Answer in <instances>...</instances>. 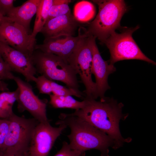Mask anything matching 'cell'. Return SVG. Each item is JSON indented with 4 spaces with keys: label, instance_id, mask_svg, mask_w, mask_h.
Instances as JSON below:
<instances>
[{
    "label": "cell",
    "instance_id": "1",
    "mask_svg": "<svg viewBox=\"0 0 156 156\" xmlns=\"http://www.w3.org/2000/svg\"><path fill=\"white\" fill-rule=\"evenodd\" d=\"M84 99L86 103L83 108L65 114L78 117L105 133L112 140L114 149L122 146L124 142H130V139L122 137L119 130L120 120L128 116L122 112V103L105 97L98 101L92 98Z\"/></svg>",
    "mask_w": 156,
    "mask_h": 156
},
{
    "label": "cell",
    "instance_id": "2",
    "mask_svg": "<svg viewBox=\"0 0 156 156\" xmlns=\"http://www.w3.org/2000/svg\"><path fill=\"white\" fill-rule=\"evenodd\" d=\"M59 118L57 125L64 124L70 129L68 137L71 148L83 152L94 149L100 151L101 156H109V148H113L114 144L107 134L77 116L62 113Z\"/></svg>",
    "mask_w": 156,
    "mask_h": 156
},
{
    "label": "cell",
    "instance_id": "3",
    "mask_svg": "<svg viewBox=\"0 0 156 156\" xmlns=\"http://www.w3.org/2000/svg\"><path fill=\"white\" fill-rule=\"evenodd\" d=\"M92 1L98 5L99 11L94 20L88 24L87 32L104 44L110 35L120 27L121 19L127 7L122 0Z\"/></svg>",
    "mask_w": 156,
    "mask_h": 156
},
{
    "label": "cell",
    "instance_id": "4",
    "mask_svg": "<svg viewBox=\"0 0 156 156\" xmlns=\"http://www.w3.org/2000/svg\"><path fill=\"white\" fill-rule=\"evenodd\" d=\"M32 59L37 73L49 80L61 81L68 88L80 91L77 74L62 58L36 50Z\"/></svg>",
    "mask_w": 156,
    "mask_h": 156
},
{
    "label": "cell",
    "instance_id": "5",
    "mask_svg": "<svg viewBox=\"0 0 156 156\" xmlns=\"http://www.w3.org/2000/svg\"><path fill=\"white\" fill-rule=\"evenodd\" d=\"M139 28L125 29L121 33L115 31L112 33L104 44L109 49L110 57L109 62L114 65L120 61L128 60H138L144 61L153 65L156 63L143 53L132 37L133 33Z\"/></svg>",
    "mask_w": 156,
    "mask_h": 156
},
{
    "label": "cell",
    "instance_id": "6",
    "mask_svg": "<svg viewBox=\"0 0 156 156\" xmlns=\"http://www.w3.org/2000/svg\"><path fill=\"white\" fill-rule=\"evenodd\" d=\"M90 36L85 34L67 60L84 85L85 97L96 99L98 97L95 83L92 77V55L89 44Z\"/></svg>",
    "mask_w": 156,
    "mask_h": 156
},
{
    "label": "cell",
    "instance_id": "7",
    "mask_svg": "<svg viewBox=\"0 0 156 156\" xmlns=\"http://www.w3.org/2000/svg\"><path fill=\"white\" fill-rule=\"evenodd\" d=\"M8 119V131L0 149L15 148L28 151L33 132L39 122L34 118H26L14 113Z\"/></svg>",
    "mask_w": 156,
    "mask_h": 156
},
{
    "label": "cell",
    "instance_id": "8",
    "mask_svg": "<svg viewBox=\"0 0 156 156\" xmlns=\"http://www.w3.org/2000/svg\"><path fill=\"white\" fill-rule=\"evenodd\" d=\"M36 40L23 27L8 18L0 23V41L25 55L32 56Z\"/></svg>",
    "mask_w": 156,
    "mask_h": 156
},
{
    "label": "cell",
    "instance_id": "9",
    "mask_svg": "<svg viewBox=\"0 0 156 156\" xmlns=\"http://www.w3.org/2000/svg\"><path fill=\"white\" fill-rule=\"evenodd\" d=\"M52 127L49 121L39 122L34 128L29 145L28 156H47L55 140L67 126Z\"/></svg>",
    "mask_w": 156,
    "mask_h": 156
},
{
    "label": "cell",
    "instance_id": "10",
    "mask_svg": "<svg viewBox=\"0 0 156 156\" xmlns=\"http://www.w3.org/2000/svg\"><path fill=\"white\" fill-rule=\"evenodd\" d=\"M19 92L17 101L18 108L21 112L26 110L39 122L49 121L47 116V100L40 99L34 93L32 86L18 77H14Z\"/></svg>",
    "mask_w": 156,
    "mask_h": 156
},
{
    "label": "cell",
    "instance_id": "11",
    "mask_svg": "<svg viewBox=\"0 0 156 156\" xmlns=\"http://www.w3.org/2000/svg\"><path fill=\"white\" fill-rule=\"evenodd\" d=\"M0 54L12 71L22 75L27 82L34 81L37 73L32 56L27 55L0 41Z\"/></svg>",
    "mask_w": 156,
    "mask_h": 156
},
{
    "label": "cell",
    "instance_id": "12",
    "mask_svg": "<svg viewBox=\"0 0 156 156\" xmlns=\"http://www.w3.org/2000/svg\"><path fill=\"white\" fill-rule=\"evenodd\" d=\"M86 30V28L80 27L77 36L63 35L44 39L43 44L36 45L35 50H38L44 53L56 55L67 62Z\"/></svg>",
    "mask_w": 156,
    "mask_h": 156
},
{
    "label": "cell",
    "instance_id": "13",
    "mask_svg": "<svg viewBox=\"0 0 156 156\" xmlns=\"http://www.w3.org/2000/svg\"><path fill=\"white\" fill-rule=\"evenodd\" d=\"M96 38L90 35L89 44L92 55V74L95 77L98 97H105V92L110 88L108 83L109 75L116 71L114 65L104 60L101 55L96 44Z\"/></svg>",
    "mask_w": 156,
    "mask_h": 156
},
{
    "label": "cell",
    "instance_id": "14",
    "mask_svg": "<svg viewBox=\"0 0 156 156\" xmlns=\"http://www.w3.org/2000/svg\"><path fill=\"white\" fill-rule=\"evenodd\" d=\"M79 26V22L70 12L47 20L40 32L45 39L63 35L74 36Z\"/></svg>",
    "mask_w": 156,
    "mask_h": 156
},
{
    "label": "cell",
    "instance_id": "15",
    "mask_svg": "<svg viewBox=\"0 0 156 156\" xmlns=\"http://www.w3.org/2000/svg\"><path fill=\"white\" fill-rule=\"evenodd\" d=\"M40 0H28L22 5L14 7L6 17L23 27L29 33L30 22L36 13Z\"/></svg>",
    "mask_w": 156,
    "mask_h": 156
},
{
    "label": "cell",
    "instance_id": "16",
    "mask_svg": "<svg viewBox=\"0 0 156 156\" xmlns=\"http://www.w3.org/2000/svg\"><path fill=\"white\" fill-rule=\"evenodd\" d=\"M19 92L17 88L14 91L0 93V118L8 119L14 113L12 107L17 101Z\"/></svg>",
    "mask_w": 156,
    "mask_h": 156
},
{
    "label": "cell",
    "instance_id": "17",
    "mask_svg": "<svg viewBox=\"0 0 156 156\" xmlns=\"http://www.w3.org/2000/svg\"><path fill=\"white\" fill-rule=\"evenodd\" d=\"M53 0H40L36 13L34 24L31 36L36 38L40 32L46 22L49 9L52 5Z\"/></svg>",
    "mask_w": 156,
    "mask_h": 156
},
{
    "label": "cell",
    "instance_id": "18",
    "mask_svg": "<svg viewBox=\"0 0 156 156\" xmlns=\"http://www.w3.org/2000/svg\"><path fill=\"white\" fill-rule=\"evenodd\" d=\"M49 96V103L56 108H69L77 110L83 108L86 103L85 99L80 101L70 96H59L53 94Z\"/></svg>",
    "mask_w": 156,
    "mask_h": 156
},
{
    "label": "cell",
    "instance_id": "19",
    "mask_svg": "<svg viewBox=\"0 0 156 156\" xmlns=\"http://www.w3.org/2000/svg\"><path fill=\"white\" fill-rule=\"evenodd\" d=\"M95 8L90 2L82 1L75 4L73 15L79 23L87 22L92 19L95 14Z\"/></svg>",
    "mask_w": 156,
    "mask_h": 156
},
{
    "label": "cell",
    "instance_id": "20",
    "mask_svg": "<svg viewBox=\"0 0 156 156\" xmlns=\"http://www.w3.org/2000/svg\"><path fill=\"white\" fill-rule=\"evenodd\" d=\"M71 1L70 0H53L47 20L65 15L70 12L69 4Z\"/></svg>",
    "mask_w": 156,
    "mask_h": 156
},
{
    "label": "cell",
    "instance_id": "21",
    "mask_svg": "<svg viewBox=\"0 0 156 156\" xmlns=\"http://www.w3.org/2000/svg\"><path fill=\"white\" fill-rule=\"evenodd\" d=\"M53 94L59 96H74L83 99L86 96L84 92L77 91L59 85L53 81H50Z\"/></svg>",
    "mask_w": 156,
    "mask_h": 156
},
{
    "label": "cell",
    "instance_id": "22",
    "mask_svg": "<svg viewBox=\"0 0 156 156\" xmlns=\"http://www.w3.org/2000/svg\"><path fill=\"white\" fill-rule=\"evenodd\" d=\"M50 81L43 75L36 77L34 82L40 93L49 95L51 94L52 89Z\"/></svg>",
    "mask_w": 156,
    "mask_h": 156
},
{
    "label": "cell",
    "instance_id": "23",
    "mask_svg": "<svg viewBox=\"0 0 156 156\" xmlns=\"http://www.w3.org/2000/svg\"><path fill=\"white\" fill-rule=\"evenodd\" d=\"M85 152L72 149L69 144L64 141L61 148L53 156H83Z\"/></svg>",
    "mask_w": 156,
    "mask_h": 156
},
{
    "label": "cell",
    "instance_id": "24",
    "mask_svg": "<svg viewBox=\"0 0 156 156\" xmlns=\"http://www.w3.org/2000/svg\"><path fill=\"white\" fill-rule=\"evenodd\" d=\"M0 54V81L13 80L14 76Z\"/></svg>",
    "mask_w": 156,
    "mask_h": 156
},
{
    "label": "cell",
    "instance_id": "25",
    "mask_svg": "<svg viewBox=\"0 0 156 156\" xmlns=\"http://www.w3.org/2000/svg\"><path fill=\"white\" fill-rule=\"evenodd\" d=\"M10 121L8 119L0 118V149L2 147L8 131Z\"/></svg>",
    "mask_w": 156,
    "mask_h": 156
},
{
    "label": "cell",
    "instance_id": "26",
    "mask_svg": "<svg viewBox=\"0 0 156 156\" xmlns=\"http://www.w3.org/2000/svg\"><path fill=\"white\" fill-rule=\"evenodd\" d=\"M14 0H0V14L6 17L10 10L14 7Z\"/></svg>",
    "mask_w": 156,
    "mask_h": 156
},
{
    "label": "cell",
    "instance_id": "27",
    "mask_svg": "<svg viewBox=\"0 0 156 156\" xmlns=\"http://www.w3.org/2000/svg\"><path fill=\"white\" fill-rule=\"evenodd\" d=\"M2 151L3 156H28V151L27 150L10 148Z\"/></svg>",
    "mask_w": 156,
    "mask_h": 156
},
{
    "label": "cell",
    "instance_id": "28",
    "mask_svg": "<svg viewBox=\"0 0 156 156\" xmlns=\"http://www.w3.org/2000/svg\"><path fill=\"white\" fill-rule=\"evenodd\" d=\"M9 90L8 84L3 81H0V93Z\"/></svg>",
    "mask_w": 156,
    "mask_h": 156
},
{
    "label": "cell",
    "instance_id": "29",
    "mask_svg": "<svg viewBox=\"0 0 156 156\" xmlns=\"http://www.w3.org/2000/svg\"><path fill=\"white\" fill-rule=\"evenodd\" d=\"M8 19L6 17H4L0 14V23Z\"/></svg>",
    "mask_w": 156,
    "mask_h": 156
},
{
    "label": "cell",
    "instance_id": "30",
    "mask_svg": "<svg viewBox=\"0 0 156 156\" xmlns=\"http://www.w3.org/2000/svg\"><path fill=\"white\" fill-rule=\"evenodd\" d=\"M3 156V151L0 149V156Z\"/></svg>",
    "mask_w": 156,
    "mask_h": 156
}]
</instances>
